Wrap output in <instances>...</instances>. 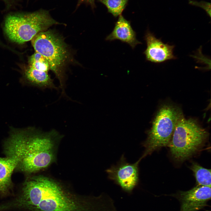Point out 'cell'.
I'll list each match as a JSON object with an SVG mask.
<instances>
[{
    "label": "cell",
    "instance_id": "obj_1",
    "mask_svg": "<svg viewBox=\"0 0 211 211\" xmlns=\"http://www.w3.org/2000/svg\"><path fill=\"white\" fill-rule=\"evenodd\" d=\"M4 209L28 211H105L102 198L81 197L54 180L43 176L28 178L20 193L5 203Z\"/></svg>",
    "mask_w": 211,
    "mask_h": 211
},
{
    "label": "cell",
    "instance_id": "obj_2",
    "mask_svg": "<svg viewBox=\"0 0 211 211\" xmlns=\"http://www.w3.org/2000/svg\"><path fill=\"white\" fill-rule=\"evenodd\" d=\"M61 137L55 130L45 132L33 130L16 132L11 134L5 146L19 156L16 169L30 174L47 168L55 161Z\"/></svg>",
    "mask_w": 211,
    "mask_h": 211
},
{
    "label": "cell",
    "instance_id": "obj_3",
    "mask_svg": "<svg viewBox=\"0 0 211 211\" xmlns=\"http://www.w3.org/2000/svg\"><path fill=\"white\" fill-rule=\"evenodd\" d=\"M59 24L61 23L52 18L48 11L40 10L8 15L5 19L4 29L10 40L22 44L31 40L38 33Z\"/></svg>",
    "mask_w": 211,
    "mask_h": 211
},
{
    "label": "cell",
    "instance_id": "obj_4",
    "mask_svg": "<svg viewBox=\"0 0 211 211\" xmlns=\"http://www.w3.org/2000/svg\"><path fill=\"white\" fill-rule=\"evenodd\" d=\"M31 40L35 52L43 55L48 62L50 69L59 81L62 95L65 96L64 69L70 54L63 38L54 31L47 30L38 33Z\"/></svg>",
    "mask_w": 211,
    "mask_h": 211
},
{
    "label": "cell",
    "instance_id": "obj_5",
    "mask_svg": "<svg viewBox=\"0 0 211 211\" xmlns=\"http://www.w3.org/2000/svg\"><path fill=\"white\" fill-rule=\"evenodd\" d=\"M207 131L195 120L183 117L178 121L168 145L176 159L183 161L194 154L207 138Z\"/></svg>",
    "mask_w": 211,
    "mask_h": 211
},
{
    "label": "cell",
    "instance_id": "obj_6",
    "mask_svg": "<svg viewBox=\"0 0 211 211\" xmlns=\"http://www.w3.org/2000/svg\"><path fill=\"white\" fill-rule=\"evenodd\" d=\"M183 117L181 110L173 106L164 105L160 108L143 143L145 150L142 158L157 149L168 145L177 123Z\"/></svg>",
    "mask_w": 211,
    "mask_h": 211
},
{
    "label": "cell",
    "instance_id": "obj_7",
    "mask_svg": "<svg viewBox=\"0 0 211 211\" xmlns=\"http://www.w3.org/2000/svg\"><path fill=\"white\" fill-rule=\"evenodd\" d=\"M141 157L134 163H128L123 154L115 165L106 170L108 177L124 191L131 194L139 182V164Z\"/></svg>",
    "mask_w": 211,
    "mask_h": 211
},
{
    "label": "cell",
    "instance_id": "obj_8",
    "mask_svg": "<svg viewBox=\"0 0 211 211\" xmlns=\"http://www.w3.org/2000/svg\"><path fill=\"white\" fill-rule=\"evenodd\" d=\"M144 39L147 47L143 53L147 60L159 63L176 59L173 53L175 46L164 43L160 39L157 38L149 29L146 32Z\"/></svg>",
    "mask_w": 211,
    "mask_h": 211
},
{
    "label": "cell",
    "instance_id": "obj_9",
    "mask_svg": "<svg viewBox=\"0 0 211 211\" xmlns=\"http://www.w3.org/2000/svg\"><path fill=\"white\" fill-rule=\"evenodd\" d=\"M211 187L198 185L186 191L181 192L179 200L180 211H198L208 205L211 199Z\"/></svg>",
    "mask_w": 211,
    "mask_h": 211
},
{
    "label": "cell",
    "instance_id": "obj_10",
    "mask_svg": "<svg viewBox=\"0 0 211 211\" xmlns=\"http://www.w3.org/2000/svg\"><path fill=\"white\" fill-rule=\"evenodd\" d=\"M106 40L112 41L120 40L129 45L134 49L138 44H141L136 38V33L132 29L130 21L120 15L112 32L106 38Z\"/></svg>",
    "mask_w": 211,
    "mask_h": 211
},
{
    "label": "cell",
    "instance_id": "obj_11",
    "mask_svg": "<svg viewBox=\"0 0 211 211\" xmlns=\"http://www.w3.org/2000/svg\"><path fill=\"white\" fill-rule=\"evenodd\" d=\"M6 154V157H0V194L2 195H7L12 187L11 175L19 159L16 153Z\"/></svg>",
    "mask_w": 211,
    "mask_h": 211
},
{
    "label": "cell",
    "instance_id": "obj_12",
    "mask_svg": "<svg viewBox=\"0 0 211 211\" xmlns=\"http://www.w3.org/2000/svg\"><path fill=\"white\" fill-rule=\"evenodd\" d=\"M25 74L27 79L35 85L43 89H57L48 72L39 70L29 66Z\"/></svg>",
    "mask_w": 211,
    "mask_h": 211
},
{
    "label": "cell",
    "instance_id": "obj_13",
    "mask_svg": "<svg viewBox=\"0 0 211 211\" xmlns=\"http://www.w3.org/2000/svg\"><path fill=\"white\" fill-rule=\"evenodd\" d=\"M191 169L193 171L198 185L211 187V169L203 167L194 163Z\"/></svg>",
    "mask_w": 211,
    "mask_h": 211
},
{
    "label": "cell",
    "instance_id": "obj_14",
    "mask_svg": "<svg viewBox=\"0 0 211 211\" xmlns=\"http://www.w3.org/2000/svg\"><path fill=\"white\" fill-rule=\"evenodd\" d=\"M129 0H99L115 17L121 15Z\"/></svg>",
    "mask_w": 211,
    "mask_h": 211
},
{
    "label": "cell",
    "instance_id": "obj_15",
    "mask_svg": "<svg viewBox=\"0 0 211 211\" xmlns=\"http://www.w3.org/2000/svg\"><path fill=\"white\" fill-rule=\"evenodd\" d=\"M29 63V66L39 70L48 72L50 69V66L47 59L36 52L30 57Z\"/></svg>",
    "mask_w": 211,
    "mask_h": 211
},
{
    "label": "cell",
    "instance_id": "obj_16",
    "mask_svg": "<svg viewBox=\"0 0 211 211\" xmlns=\"http://www.w3.org/2000/svg\"><path fill=\"white\" fill-rule=\"evenodd\" d=\"M188 3L190 5L203 8L206 11L208 15L211 17V4L210 3L203 1L198 2L194 0H188Z\"/></svg>",
    "mask_w": 211,
    "mask_h": 211
},
{
    "label": "cell",
    "instance_id": "obj_17",
    "mask_svg": "<svg viewBox=\"0 0 211 211\" xmlns=\"http://www.w3.org/2000/svg\"><path fill=\"white\" fill-rule=\"evenodd\" d=\"M95 0H78L76 8L83 3L90 5L92 7H94L95 6Z\"/></svg>",
    "mask_w": 211,
    "mask_h": 211
},
{
    "label": "cell",
    "instance_id": "obj_18",
    "mask_svg": "<svg viewBox=\"0 0 211 211\" xmlns=\"http://www.w3.org/2000/svg\"><path fill=\"white\" fill-rule=\"evenodd\" d=\"M5 2L6 4L8 5H9L10 3V1L9 0H2Z\"/></svg>",
    "mask_w": 211,
    "mask_h": 211
}]
</instances>
